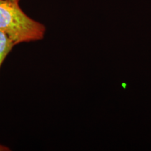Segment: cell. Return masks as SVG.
Segmentation results:
<instances>
[{
    "mask_svg": "<svg viewBox=\"0 0 151 151\" xmlns=\"http://www.w3.org/2000/svg\"><path fill=\"white\" fill-rule=\"evenodd\" d=\"M11 149L9 147L4 146L2 144H0V151H9Z\"/></svg>",
    "mask_w": 151,
    "mask_h": 151,
    "instance_id": "obj_3",
    "label": "cell"
},
{
    "mask_svg": "<svg viewBox=\"0 0 151 151\" xmlns=\"http://www.w3.org/2000/svg\"><path fill=\"white\" fill-rule=\"evenodd\" d=\"M10 1H17V2H18L20 0H10Z\"/></svg>",
    "mask_w": 151,
    "mask_h": 151,
    "instance_id": "obj_4",
    "label": "cell"
},
{
    "mask_svg": "<svg viewBox=\"0 0 151 151\" xmlns=\"http://www.w3.org/2000/svg\"><path fill=\"white\" fill-rule=\"evenodd\" d=\"M14 46L12 41L4 33L0 31V68Z\"/></svg>",
    "mask_w": 151,
    "mask_h": 151,
    "instance_id": "obj_2",
    "label": "cell"
},
{
    "mask_svg": "<svg viewBox=\"0 0 151 151\" xmlns=\"http://www.w3.org/2000/svg\"><path fill=\"white\" fill-rule=\"evenodd\" d=\"M0 31L16 46L43 39L46 27L24 14L17 1L0 0Z\"/></svg>",
    "mask_w": 151,
    "mask_h": 151,
    "instance_id": "obj_1",
    "label": "cell"
}]
</instances>
